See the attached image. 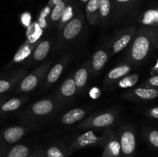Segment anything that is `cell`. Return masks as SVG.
<instances>
[{
	"label": "cell",
	"instance_id": "74e56055",
	"mask_svg": "<svg viewBox=\"0 0 158 157\" xmlns=\"http://www.w3.org/2000/svg\"><path fill=\"white\" fill-rule=\"evenodd\" d=\"M9 147L8 146H0V157H2L7 152Z\"/></svg>",
	"mask_w": 158,
	"mask_h": 157
},
{
	"label": "cell",
	"instance_id": "f35d334b",
	"mask_svg": "<svg viewBox=\"0 0 158 157\" xmlns=\"http://www.w3.org/2000/svg\"><path fill=\"white\" fill-rule=\"evenodd\" d=\"M79 1H80L81 3H83V4L86 5V3H87V2L89 1V0H79Z\"/></svg>",
	"mask_w": 158,
	"mask_h": 157
},
{
	"label": "cell",
	"instance_id": "52a82bcc",
	"mask_svg": "<svg viewBox=\"0 0 158 157\" xmlns=\"http://www.w3.org/2000/svg\"><path fill=\"white\" fill-rule=\"evenodd\" d=\"M137 32L135 26H129L118 31L106 44L110 55H114L127 47L132 42Z\"/></svg>",
	"mask_w": 158,
	"mask_h": 157
},
{
	"label": "cell",
	"instance_id": "8992f818",
	"mask_svg": "<svg viewBox=\"0 0 158 157\" xmlns=\"http://www.w3.org/2000/svg\"><path fill=\"white\" fill-rule=\"evenodd\" d=\"M114 131L111 129H106L103 132L98 135L94 131L89 130L80 135L68 148V154L71 155L73 152L86 147L97 146H105L110 136Z\"/></svg>",
	"mask_w": 158,
	"mask_h": 157
},
{
	"label": "cell",
	"instance_id": "9c48e42d",
	"mask_svg": "<svg viewBox=\"0 0 158 157\" xmlns=\"http://www.w3.org/2000/svg\"><path fill=\"white\" fill-rule=\"evenodd\" d=\"M120 145L121 154L124 156H131L136 149V133L133 126L126 124L120 126L117 132Z\"/></svg>",
	"mask_w": 158,
	"mask_h": 157
},
{
	"label": "cell",
	"instance_id": "d6a6232c",
	"mask_svg": "<svg viewBox=\"0 0 158 157\" xmlns=\"http://www.w3.org/2000/svg\"><path fill=\"white\" fill-rule=\"evenodd\" d=\"M146 136L148 143L154 148L158 149V130L154 129H148Z\"/></svg>",
	"mask_w": 158,
	"mask_h": 157
},
{
	"label": "cell",
	"instance_id": "5bb4252c",
	"mask_svg": "<svg viewBox=\"0 0 158 157\" xmlns=\"http://www.w3.org/2000/svg\"><path fill=\"white\" fill-rule=\"evenodd\" d=\"M28 74L24 68H20L12 72L7 76L0 78V94L9 92L18 85V83Z\"/></svg>",
	"mask_w": 158,
	"mask_h": 157
},
{
	"label": "cell",
	"instance_id": "e575fe53",
	"mask_svg": "<svg viewBox=\"0 0 158 157\" xmlns=\"http://www.w3.org/2000/svg\"><path fill=\"white\" fill-rule=\"evenodd\" d=\"M146 115L149 118L152 119H158V106L157 107H154L151 108V109H148L145 112Z\"/></svg>",
	"mask_w": 158,
	"mask_h": 157
},
{
	"label": "cell",
	"instance_id": "b9f144b4",
	"mask_svg": "<svg viewBox=\"0 0 158 157\" xmlns=\"http://www.w3.org/2000/svg\"><path fill=\"white\" fill-rule=\"evenodd\" d=\"M157 47L158 48V43H157Z\"/></svg>",
	"mask_w": 158,
	"mask_h": 157
},
{
	"label": "cell",
	"instance_id": "d6986e66",
	"mask_svg": "<svg viewBox=\"0 0 158 157\" xmlns=\"http://www.w3.org/2000/svg\"><path fill=\"white\" fill-rule=\"evenodd\" d=\"M132 66L127 62L122 63L114 67L109 71L103 80V84L105 86H110L114 83H117L118 80L124 77L125 75H129L131 72Z\"/></svg>",
	"mask_w": 158,
	"mask_h": 157
},
{
	"label": "cell",
	"instance_id": "f1b7e54d",
	"mask_svg": "<svg viewBox=\"0 0 158 157\" xmlns=\"http://www.w3.org/2000/svg\"><path fill=\"white\" fill-rule=\"evenodd\" d=\"M51 11H52V8L46 5L40 12V15H39L36 22L40 29L43 31H46L51 28L50 22H49Z\"/></svg>",
	"mask_w": 158,
	"mask_h": 157
},
{
	"label": "cell",
	"instance_id": "ab89813d",
	"mask_svg": "<svg viewBox=\"0 0 158 157\" xmlns=\"http://www.w3.org/2000/svg\"><path fill=\"white\" fill-rule=\"evenodd\" d=\"M3 102H4L3 101V99H0V106H1V104L3 103Z\"/></svg>",
	"mask_w": 158,
	"mask_h": 157
},
{
	"label": "cell",
	"instance_id": "d4e9b609",
	"mask_svg": "<svg viewBox=\"0 0 158 157\" xmlns=\"http://www.w3.org/2000/svg\"><path fill=\"white\" fill-rule=\"evenodd\" d=\"M71 0H63L60 2L57 3L55 6L52 9L49 17V22H50V27L52 29H58L59 24H60V19H61L63 14L64 12L65 9L67 5L69 4Z\"/></svg>",
	"mask_w": 158,
	"mask_h": 157
},
{
	"label": "cell",
	"instance_id": "ba28073f",
	"mask_svg": "<svg viewBox=\"0 0 158 157\" xmlns=\"http://www.w3.org/2000/svg\"><path fill=\"white\" fill-rule=\"evenodd\" d=\"M143 0H110L112 15L111 21L114 25L119 24L125 17L134 13Z\"/></svg>",
	"mask_w": 158,
	"mask_h": 157
},
{
	"label": "cell",
	"instance_id": "8d00e7d4",
	"mask_svg": "<svg viewBox=\"0 0 158 157\" xmlns=\"http://www.w3.org/2000/svg\"><path fill=\"white\" fill-rule=\"evenodd\" d=\"M63 1V0H49V2H48V6H50L51 8H53L54 6H56V5L57 4V3Z\"/></svg>",
	"mask_w": 158,
	"mask_h": 157
},
{
	"label": "cell",
	"instance_id": "484cf974",
	"mask_svg": "<svg viewBox=\"0 0 158 157\" xmlns=\"http://www.w3.org/2000/svg\"><path fill=\"white\" fill-rule=\"evenodd\" d=\"M86 115V110L83 108H76L66 112L60 118V123L63 125H71L83 119Z\"/></svg>",
	"mask_w": 158,
	"mask_h": 157
},
{
	"label": "cell",
	"instance_id": "cb8c5ba5",
	"mask_svg": "<svg viewBox=\"0 0 158 157\" xmlns=\"http://www.w3.org/2000/svg\"><path fill=\"white\" fill-rule=\"evenodd\" d=\"M141 26H158V8H152L145 10L137 18Z\"/></svg>",
	"mask_w": 158,
	"mask_h": 157
},
{
	"label": "cell",
	"instance_id": "4fadbf2b",
	"mask_svg": "<svg viewBox=\"0 0 158 157\" xmlns=\"http://www.w3.org/2000/svg\"><path fill=\"white\" fill-rule=\"evenodd\" d=\"M71 59V55H65L54 65L53 66L49 69L46 78H45V83L43 86V89H46L51 87L52 85L55 84L57 80L60 78V75L64 71L65 68L68 65Z\"/></svg>",
	"mask_w": 158,
	"mask_h": 157
},
{
	"label": "cell",
	"instance_id": "ac0fdd59",
	"mask_svg": "<svg viewBox=\"0 0 158 157\" xmlns=\"http://www.w3.org/2000/svg\"><path fill=\"white\" fill-rule=\"evenodd\" d=\"M90 75V60H87L76 71L73 75V79L77 87V92L78 93L81 92L84 89Z\"/></svg>",
	"mask_w": 158,
	"mask_h": 157
},
{
	"label": "cell",
	"instance_id": "277c9868",
	"mask_svg": "<svg viewBox=\"0 0 158 157\" xmlns=\"http://www.w3.org/2000/svg\"><path fill=\"white\" fill-rule=\"evenodd\" d=\"M118 118V109H108L92 114L79 123L77 128L91 131L110 129L117 123Z\"/></svg>",
	"mask_w": 158,
	"mask_h": 157
},
{
	"label": "cell",
	"instance_id": "83f0119b",
	"mask_svg": "<svg viewBox=\"0 0 158 157\" xmlns=\"http://www.w3.org/2000/svg\"><path fill=\"white\" fill-rule=\"evenodd\" d=\"M46 157H67L68 149L62 142H57L49 146L46 150Z\"/></svg>",
	"mask_w": 158,
	"mask_h": 157
},
{
	"label": "cell",
	"instance_id": "7bdbcfd3",
	"mask_svg": "<svg viewBox=\"0 0 158 157\" xmlns=\"http://www.w3.org/2000/svg\"><path fill=\"white\" fill-rule=\"evenodd\" d=\"M20 1H24V0H20Z\"/></svg>",
	"mask_w": 158,
	"mask_h": 157
},
{
	"label": "cell",
	"instance_id": "7a4b0ae2",
	"mask_svg": "<svg viewBox=\"0 0 158 157\" xmlns=\"http://www.w3.org/2000/svg\"><path fill=\"white\" fill-rule=\"evenodd\" d=\"M86 26L85 23V16L83 12L79 13L75 18L69 21L60 31H58L56 40L57 51H63L69 47L78 44L82 37L86 33Z\"/></svg>",
	"mask_w": 158,
	"mask_h": 157
},
{
	"label": "cell",
	"instance_id": "d590c367",
	"mask_svg": "<svg viewBox=\"0 0 158 157\" xmlns=\"http://www.w3.org/2000/svg\"><path fill=\"white\" fill-rule=\"evenodd\" d=\"M22 21H23V23H26V21H27L28 25L29 26V22H30V14L29 13H24L23 15H22Z\"/></svg>",
	"mask_w": 158,
	"mask_h": 157
},
{
	"label": "cell",
	"instance_id": "8fae6325",
	"mask_svg": "<svg viewBox=\"0 0 158 157\" xmlns=\"http://www.w3.org/2000/svg\"><path fill=\"white\" fill-rule=\"evenodd\" d=\"M157 97L158 89L147 88L143 86L129 89L123 95V99L133 102L150 101Z\"/></svg>",
	"mask_w": 158,
	"mask_h": 157
},
{
	"label": "cell",
	"instance_id": "9a60e30c",
	"mask_svg": "<svg viewBox=\"0 0 158 157\" xmlns=\"http://www.w3.org/2000/svg\"><path fill=\"white\" fill-rule=\"evenodd\" d=\"M51 44H52L51 39L42 40L32 52L30 56L24 62H23V65L31 66L35 65V63L43 61L49 54L51 49Z\"/></svg>",
	"mask_w": 158,
	"mask_h": 157
},
{
	"label": "cell",
	"instance_id": "4316f807",
	"mask_svg": "<svg viewBox=\"0 0 158 157\" xmlns=\"http://www.w3.org/2000/svg\"><path fill=\"white\" fill-rule=\"evenodd\" d=\"M111 9L110 0H101L100 5V25L102 28L106 29L111 22Z\"/></svg>",
	"mask_w": 158,
	"mask_h": 157
},
{
	"label": "cell",
	"instance_id": "7402d4cb",
	"mask_svg": "<svg viewBox=\"0 0 158 157\" xmlns=\"http://www.w3.org/2000/svg\"><path fill=\"white\" fill-rule=\"evenodd\" d=\"M101 0H89L86 4V16L92 26L100 25V5Z\"/></svg>",
	"mask_w": 158,
	"mask_h": 157
},
{
	"label": "cell",
	"instance_id": "1f68e13d",
	"mask_svg": "<svg viewBox=\"0 0 158 157\" xmlns=\"http://www.w3.org/2000/svg\"><path fill=\"white\" fill-rule=\"evenodd\" d=\"M139 74H131V75H127L120 80L117 81V87L122 88V89H127V88L134 86L139 79Z\"/></svg>",
	"mask_w": 158,
	"mask_h": 157
},
{
	"label": "cell",
	"instance_id": "2e32d148",
	"mask_svg": "<svg viewBox=\"0 0 158 157\" xmlns=\"http://www.w3.org/2000/svg\"><path fill=\"white\" fill-rule=\"evenodd\" d=\"M77 93V87L73 79V75H71L65 79L57 90L55 99L60 103H65L72 99Z\"/></svg>",
	"mask_w": 158,
	"mask_h": 157
},
{
	"label": "cell",
	"instance_id": "f546056e",
	"mask_svg": "<svg viewBox=\"0 0 158 157\" xmlns=\"http://www.w3.org/2000/svg\"><path fill=\"white\" fill-rule=\"evenodd\" d=\"M30 154V148L26 145L18 144L8 149L2 157H26Z\"/></svg>",
	"mask_w": 158,
	"mask_h": 157
},
{
	"label": "cell",
	"instance_id": "e0dca14e",
	"mask_svg": "<svg viewBox=\"0 0 158 157\" xmlns=\"http://www.w3.org/2000/svg\"><path fill=\"white\" fill-rule=\"evenodd\" d=\"M108 58H109V52L106 46L101 49H99L94 52L90 59L91 74L93 76L96 77L98 74H100L106 65Z\"/></svg>",
	"mask_w": 158,
	"mask_h": 157
},
{
	"label": "cell",
	"instance_id": "4dcf8cb0",
	"mask_svg": "<svg viewBox=\"0 0 158 157\" xmlns=\"http://www.w3.org/2000/svg\"><path fill=\"white\" fill-rule=\"evenodd\" d=\"M43 35V30L40 29L37 22H34L29 24L26 31V40L30 42H35L40 39V35Z\"/></svg>",
	"mask_w": 158,
	"mask_h": 157
},
{
	"label": "cell",
	"instance_id": "44dd1931",
	"mask_svg": "<svg viewBox=\"0 0 158 157\" xmlns=\"http://www.w3.org/2000/svg\"><path fill=\"white\" fill-rule=\"evenodd\" d=\"M29 99V96L25 95L22 97H15V98H11L7 101H4L0 106V116L9 112L16 111L24 105Z\"/></svg>",
	"mask_w": 158,
	"mask_h": 157
},
{
	"label": "cell",
	"instance_id": "6da1fadb",
	"mask_svg": "<svg viewBox=\"0 0 158 157\" xmlns=\"http://www.w3.org/2000/svg\"><path fill=\"white\" fill-rule=\"evenodd\" d=\"M158 43V26H140L137 29L125 55V61L137 66L147 59Z\"/></svg>",
	"mask_w": 158,
	"mask_h": 157
},
{
	"label": "cell",
	"instance_id": "7c38bea8",
	"mask_svg": "<svg viewBox=\"0 0 158 157\" xmlns=\"http://www.w3.org/2000/svg\"><path fill=\"white\" fill-rule=\"evenodd\" d=\"M41 41L42 39H39L35 42H30L26 40V42H23V44H22V46L17 49L15 55L12 57V60L5 67V70L10 69L11 67H12L15 65L24 62L30 56L32 52H33L34 49L36 48V46H38L39 43Z\"/></svg>",
	"mask_w": 158,
	"mask_h": 157
},
{
	"label": "cell",
	"instance_id": "ffe728a7",
	"mask_svg": "<svg viewBox=\"0 0 158 157\" xmlns=\"http://www.w3.org/2000/svg\"><path fill=\"white\" fill-rule=\"evenodd\" d=\"M80 12H82L81 8H80V4H79V2L77 0H71L69 4L67 5L66 9H65V11L63 12L61 19H60L57 30H61L69 21H71L73 18H75Z\"/></svg>",
	"mask_w": 158,
	"mask_h": 157
},
{
	"label": "cell",
	"instance_id": "3957f363",
	"mask_svg": "<svg viewBox=\"0 0 158 157\" xmlns=\"http://www.w3.org/2000/svg\"><path fill=\"white\" fill-rule=\"evenodd\" d=\"M61 103L55 98L44 99L32 103L20 114L23 123H32L48 118L60 108Z\"/></svg>",
	"mask_w": 158,
	"mask_h": 157
},
{
	"label": "cell",
	"instance_id": "30bf717a",
	"mask_svg": "<svg viewBox=\"0 0 158 157\" xmlns=\"http://www.w3.org/2000/svg\"><path fill=\"white\" fill-rule=\"evenodd\" d=\"M29 131V128L23 126H9L0 130V146H8L19 141Z\"/></svg>",
	"mask_w": 158,
	"mask_h": 157
},
{
	"label": "cell",
	"instance_id": "603a6c76",
	"mask_svg": "<svg viewBox=\"0 0 158 157\" xmlns=\"http://www.w3.org/2000/svg\"><path fill=\"white\" fill-rule=\"evenodd\" d=\"M121 155L120 145L117 132H113L107 143L105 145L103 157H120Z\"/></svg>",
	"mask_w": 158,
	"mask_h": 157
},
{
	"label": "cell",
	"instance_id": "836d02e7",
	"mask_svg": "<svg viewBox=\"0 0 158 157\" xmlns=\"http://www.w3.org/2000/svg\"><path fill=\"white\" fill-rule=\"evenodd\" d=\"M141 86L147 88H154L158 89V75H153L146 80L144 83H142Z\"/></svg>",
	"mask_w": 158,
	"mask_h": 157
},
{
	"label": "cell",
	"instance_id": "60d3db41",
	"mask_svg": "<svg viewBox=\"0 0 158 157\" xmlns=\"http://www.w3.org/2000/svg\"><path fill=\"white\" fill-rule=\"evenodd\" d=\"M26 157H35V156H29V155H28V156H26Z\"/></svg>",
	"mask_w": 158,
	"mask_h": 157
},
{
	"label": "cell",
	"instance_id": "5b68a950",
	"mask_svg": "<svg viewBox=\"0 0 158 157\" xmlns=\"http://www.w3.org/2000/svg\"><path fill=\"white\" fill-rule=\"evenodd\" d=\"M52 63V61L46 62L35 68L32 72L28 73L15 86L14 92L16 94H23L34 90L46 78Z\"/></svg>",
	"mask_w": 158,
	"mask_h": 157
}]
</instances>
